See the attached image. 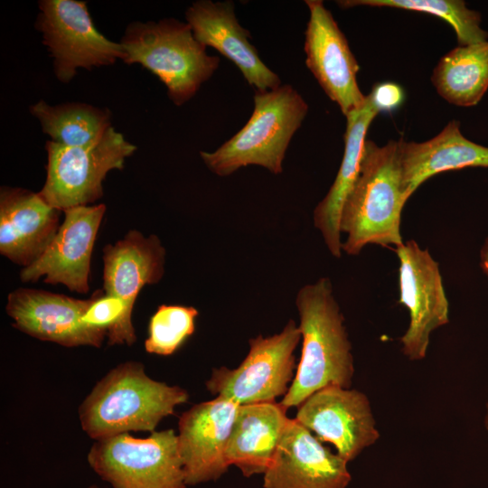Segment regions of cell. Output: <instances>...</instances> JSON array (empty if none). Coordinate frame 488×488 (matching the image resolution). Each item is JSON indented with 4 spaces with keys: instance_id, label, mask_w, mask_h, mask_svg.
<instances>
[{
    "instance_id": "cell-1",
    "label": "cell",
    "mask_w": 488,
    "mask_h": 488,
    "mask_svg": "<svg viewBox=\"0 0 488 488\" xmlns=\"http://www.w3.org/2000/svg\"><path fill=\"white\" fill-rule=\"evenodd\" d=\"M302 352L291 386L279 402L299 407L328 386L351 388L354 376L352 343L331 280L321 277L302 286L296 297Z\"/></svg>"
},
{
    "instance_id": "cell-2",
    "label": "cell",
    "mask_w": 488,
    "mask_h": 488,
    "mask_svg": "<svg viewBox=\"0 0 488 488\" xmlns=\"http://www.w3.org/2000/svg\"><path fill=\"white\" fill-rule=\"evenodd\" d=\"M188 392L150 378L139 361L111 369L79 408L84 432L99 440L131 431L154 432L160 421L186 403Z\"/></svg>"
},
{
    "instance_id": "cell-3",
    "label": "cell",
    "mask_w": 488,
    "mask_h": 488,
    "mask_svg": "<svg viewBox=\"0 0 488 488\" xmlns=\"http://www.w3.org/2000/svg\"><path fill=\"white\" fill-rule=\"evenodd\" d=\"M400 139L379 146L366 139L357 180L341 215V232L347 235L342 249L358 255L369 244L403 243L400 221L408 198L402 189Z\"/></svg>"
},
{
    "instance_id": "cell-4",
    "label": "cell",
    "mask_w": 488,
    "mask_h": 488,
    "mask_svg": "<svg viewBox=\"0 0 488 488\" xmlns=\"http://www.w3.org/2000/svg\"><path fill=\"white\" fill-rule=\"evenodd\" d=\"M307 111L308 105L291 85L257 90L247 124L217 150L200 155L208 169L221 177L251 164L279 174L291 138Z\"/></svg>"
},
{
    "instance_id": "cell-5",
    "label": "cell",
    "mask_w": 488,
    "mask_h": 488,
    "mask_svg": "<svg viewBox=\"0 0 488 488\" xmlns=\"http://www.w3.org/2000/svg\"><path fill=\"white\" fill-rule=\"evenodd\" d=\"M120 44L123 61L139 63L166 86L170 99L181 106L209 80L220 58L208 55L191 26L174 18L135 22L127 25Z\"/></svg>"
},
{
    "instance_id": "cell-6",
    "label": "cell",
    "mask_w": 488,
    "mask_h": 488,
    "mask_svg": "<svg viewBox=\"0 0 488 488\" xmlns=\"http://www.w3.org/2000/svg\"><path fill=\"white\" fill-rule=\"evenodd\" d=\"M92 470L112 488H186L174 429L145 438L129 433L96 440L88 454Z\"/></svg>"
},
{
    "instance_id": "cell-7",
    "label": "cell",
    "mask_w": 488,
    "mask_h": 488,
    "mask_svg": "<svg viewBox=\"0 0 488 488\" xmlns=\"http://www.w3.org/2000/svg\"><path fill=\"white\" fill-rule=\"evenodd\" d=\"M46 181L39 194L61 211L86 206L103 195L102 182L136 149L110 127L94 144L70 147L47 141Z\"/></svg>"
},
{
    "instance_id": "cell-8",
    "label": "cell",
    "mask_w": 488,
    "mask_h": 488,
    "mask_svg": "<svg viewBox=\"0 0 488 488\" xmlns=\"http://www.w3.org/2000/svg\"><path fill=\"white\" fill-rule=\"evenodd\" d=\"M300 340L299 327L293 320L278 333L249 339L242 362L235 369H212L206 389L239 405L275 402L286 394L295 378V350Z\"/></svg>"
},
{
    "instance_id": "cell-9",
    "label": "cell",
    "mask_w": 488,
    "mask_h": 488,
    "mask_svg": "<svg viewBox=\"0 0 488 488\" xmlns=\"http://www.w3.org/2000/svg\"><path fill=\"white\" fill-rule=\"evenodd\" d=\"M39 10L35 26L42 34L60 81L70 82L79 68L91 70L123 60L120 42L98 31L85 2L42 0Z\"/></svg>"
},
{
    "instance_id": "cell-10",
    "label": "cell",
    "mask_w": 488,
    "mask_h": 488,
    "mask_svg": "<svg viewBox=\"0 0 488 488\" xmlns=\"http://www.w3.org/2000/svg\"><path fill=\"white\" fill-rule=\"evenodd\" d=\"M399 260V299L409 313L400 337L402 353L410 361L427 356L430 334L449 322V304L438 263L411 239L395 248Z\"/></svg>"
},
{
    "instance_id": "cell-11",
    "label": "cell",
    "mask_w": 488,
    "mask_h": 488,
    "mask_svg": "<svg viewBox=\"0 0 488 488\" xmlns=\"http://www.w3.org/2000/svg\"><path fill=\"white\" fill-rule=\"evenodd\" d=\"M297 408L295 419L348 463L380 438L370 399L355 389L328 386Z\"/></svg>"
},
{
    "instance_id": "cell-12",
    "label": "cell",
    "mask_w": 488,
    "mask_h": 488,
    "mask_svg": "<svg viewBox=\"0 0 488 488\" xmlns=\"http://www.w3.org/2000/svg\"><path fill=\"white\" fill-rule=\"evenodd\" d=\"M305 4L310 14L305 41L306 66L346 117L366 101L356 78L360 66L323 1L307 0Z\"/></svg>"
},
{
    "instance_id": "cell-13",
    "label": "cell",
    "mask_w": 488,
    "mask_h": 488,
    "mask_svg": "<svg viewBox=\"0 0 488 488\" xmlns=\"http://www.w3.org/2000/svg\"><path fill=\"white\" fill-rule=\"evenodd\" d=\"M91 303L44 290L18 288L8 295L5 310L13 326L36 339L65 347H100L107 332L82 317Z\"/></svg>"
},
{
    "instance_id": "cell-14",
    "label": "cell",
    "mask_w": 488,
    "mask_h": 488,
    "mask_svg": "<svg viewBox=\"0 0 488 488\" xmlns=\"http://www.w3.org/2000/svg\"><path fill=\"white\" fill-rule=\"evenodd\" d=\"M105 211L104 204L63 211L64 221L53 239L36 261L21 270V280L36 282L44 277L45 283L87 293L92 249Z\"/></svg>"
},
{
    "instance_id": "cell-15",
    "label": "cell",
    "mask_w": 488,
    "mask_h": 488,
    "mask_svg": "<svg viewBox=\"0 0 488 488\" xmlns=\"http://www.w3.org/2000/svg\"><path fill=\"white\" fill-rule=\"evenodd\" d=\"M239 406L216 396L180 416L177 441L186 485L216 481L227 472L225 452Z\"/></svg>"
},
{
    "instance_id": "cell-16",
    "label": "cell",
    "mask_w": 488,
    "mask_h": 488,
    "mask_svg": "<svg viewBox=\"0 0 488 488\" xmlns=\"http://www.w3.org/2000/svg\"><path fill=\"white\" fill-rule=\"evenodd\" d=\"M348 462L290 418L267 470L263 488H347Z\"/></svg>"
},
{
    "instance_id": "cell-17",
    "label": "cell",
    "mask_w": 488,
    "mask_h": 488,
    "mask_svg": "<svg viewBox=\"0 0 488 488\" xmlns=\"http://www.w3.org/2000/svg\"><path fill=\"white\" fill-rule=\"evenodd\" d=\"M234 10L232 1L199 0L187 9L185 17L196 40L232 61L250 86L258 91L279 88L278 75L260 59L249 41V32L239 24Z\"/></svg>"
},
{
    "instance_id": "cell-18",
    "label": "cell",
    "mask_w": 488,
    "mask_h": 488,
    "mask_svg": "<svg viewBox=\"0 0 488 488\" xmlns=\"http://www.w3.org/2000/svg\"><path fill=\"white\" fill-rule=\"evenodd\" d=\"M61 211L39 192L1 187L0 253L23 267L33 264L56 235Z\"/></svg>"
},
{
    "instance_id": "cell-19",
    "label": "cell",
    "mask_w": 488,
    "mask_h": 488,
    "mask_svg": "<svg viewBox=\"0 0 488 488\" xmlns=\"http://www.w3.org/2000/svg\"><path fill=\"white\" fill-rule=\"evenodd\" d=\"M402 189L408 198L433 175L465 167H488V147L464 136L460 122L451 120L425 142L400 139Z\"/></svg>"
},
{
    "instance_id": "cell-20",
    "label": "cell",
    "mask_w": 488,
    "mask_h": 488,
    "mask_svg": "<svg viewBox=\"0 0 488 488\" xmlns=\"http://www.w3.org/2000/svg\"><path fill=\"white\" fill-rule=\"evenodd\" d=\"M165 249L156 235L145 237L131 230L103 249V282L107 295L120 298L132 313L145 285L159 282L164 273Z\"/></svg>"
},
{
    "instance_id": "cell-21",
    "label": "cell",
    "mask_w": 488,
    "mask_h": 488,
    "mask_svg": "<svg viewBox=\"0 0 488 488\" xmlns=\"http://www.w3.org/2000/svg\"><path fill=\"white\" fill-rule=\"evenodd\" d=\"M280 403L239 405L229 437L225 459L245 477L264 474L290 420Z\"/></svg>"
},
{
    "instance_id": "cell-22",
    "label": "cell",
    "mask_w": 488,
    "mask_h": 488,
    "mask_svg": "<svg viewBox=\"0 0 488 488\" xmlns=\"http://www.w3.org/2000/svg\"><path fill=\"white\" fill-rule=\"evenodd\" d=\"M380 112L369 94L361 108L346 116L344 152L340 168L327 194L314 211V227L321 232L330 253L337 258L343 251L340 228L343 207L359 175L367 131Z\"/></svg>"
},
{
    "instance_id": "cell-23",
    "label": "cell",
    "mask_w": 488,
    "mask_h": 488,
    "mask_svg": "<svg viewBox=\"0 0 488 488\" xmlns=\"http://www.w3.org/2000/svg\"><path fill=\"white\" fill-rule=\"evenodd\" d=\"M431 80L437 93L450 104L477 105L488 89V40L459 45L443 55Z\"/></svg>"
},
{
    "instance_id": "cell-24",
    "label": "cell",
    "mask_w": 488,
    "mask_h": 488,
    "mask_svg": "<svg viewBox=\"0 0 488 488\" xmlns=\"http://www.w3.org/2000/svg\"><path fill=\"white\" fill-rule=\"evenodd\" d=\"M30 110L52 141L65 146L94 144L112 127L108 110L85 103L51 106L40 100Z\"/></svg>"
},
{
    "instance_id": "cell-25",
    "label": "cell",
    "mask_w": 488,
    "mask_h": 488,
    "mask_svg": "<svg viewBox=\"0 0 488 488\" xmlns=\"http://www.w3.org/2000/svg\"><path fill=\"white\" fill-rule=\"evenodd\" d=\"M337 5L343 9L367 5L427 13L448 23L460 45L488 40V32L481 28L480 13L467 8L461 0H343L337 1Z\"/></svg>"
},
{
    "instance_id": "cell-26",
    "label": "cell",
    "mask_w": 488,
    "mask_h": 488,
    "mask_svg": "<svg viewBox=\"0 0 488 488\" xmlns=\"http://www.w3.org/2000/svg\"><path fill=\"white\" fill-rule=\"evenodd\" d=\"M198 314L192 306L159 305L149 321L145 351L162 356L175 352L193 334Z\"/></svg>"
},
{
    "instance_id": "cell-27",
    "label": "cell",
    "mask_w": 488,
    "mask_h": 488,
    "mask_svg": "<svg viewBox=\"0 0 488 488\" xmlns=\"http://www.w3.org/2000/svg\"><path fill=\"white\" fill-rule=\"evenodd\" d=\"M370 94L380 111H391L404 101L403 89L394 82L376 84Z\"/></svg>"
},
{
    "instance_id": "cell-28",
    "label": "cell",
    "mask_w": 488,
    "mask_h": 488,
    "mask_svg": "<svg viewBox=\"0 0 488 488\" xmlns=\"http://www.w3.org/2000/svg\"><path fill=\"white\" fill-rule=\"evenodd\" d=\"M480 266L488 277V237L485 239L480 252Z\"/></svg>"
},
{
    "instance_id": "cell-29",
    "label": "cell",
    "mask_w": 488,
    "mask_h": 488,
    "mask_svg": "<svg viewBox=\"0 0 488 488\" xmlns=\"http://www.w3.org/2000/svg\"><path fill=\"white\" fill-rule=\"evenodd\" d=\"M484 427L488 430V402H487V405H486V414H485V417H484Z\"/></svg>"
},
{
    "instance_id": "cell-30",
    "label": "cell",
    "mask_w": 488,
    "mask_h": 488,
    "mask_svg": "<svg viewBox=\"0 0 488 488\" xmlns=\"http://www.w3.org/2000/svg\"><path fill=\"white\" fill-rule=\"evenodd\" d=\"M87 488H99V487L96 484H93V485H90V486H89Z\"/></svg>"
}]
</instances>
